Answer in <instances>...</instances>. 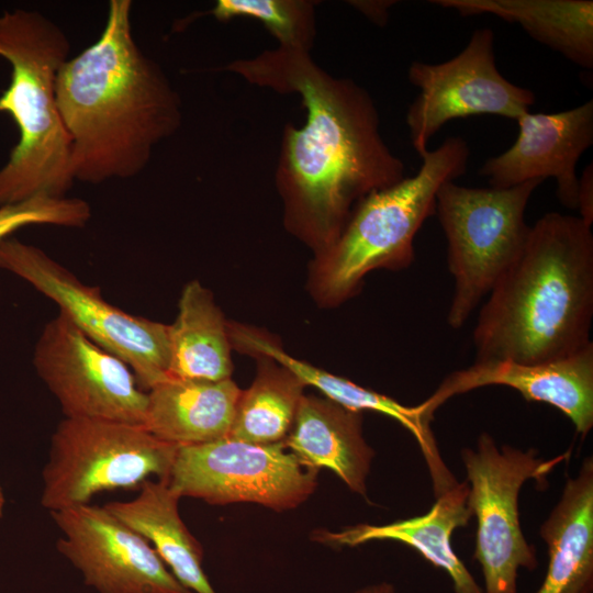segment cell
<instances>
[{"label": "cell", "instance_id": "2", "mask_svg": "<svg viewBox=\"0 0 593 593\" xmlns=\"http://www.w3.org/2000/svg\"><path fill=\"white\" fill-rule=\"evenodd\" d=\"M131 0H111L98 40L69 58L56 79L70 137L75 181L128 179L182 123L181 100L161 67L136 43Z\"/></svg>", "mask_w": 593, "mask_h": 593}, {"label": "cell", "instance_id": "6", "mask_svg": "<svg viewBox=\"0 0 593 593\" xmlns=\"http://www.w3.org/2000/svg\"><path fill=\"white\" fill-rule=\"evenodd\" d=\"M544 180L511 188H471L444 182L436 193L435 214L447 240V264L454 293L447 313L460 328L481 300L522 253L530 226L525 211Z\"/></svg>", "mask_w": 593, "mask_h": 593}, {"label": "cell", "instance_id": "12", "mask_svg": "<svg viewBox=\"0 0 593 593\" xmlns=\"http://www.w3.org/2000/svg\"><path fill=\"white\" fill-rule=\"evenodd\" d=\"M33 363L65 417L144 424L147 392L131 368L61 313L45 324Z\"/></svg>", "mask_w": 593, "mask_h": 593}, {"label": "cell", "instance_id": "14", "mask_svg": "<svg viewBox=\"0 0 593 593\" xmlns=\"http://www.w3.org/2000/svg\"><path fill=\"white\" fill-rule=\"evenodd\" d=\"M489 385L508 387L526 401L556 407L585 437L593 427V343L572 356L545 362L474 361L448 374L415 407L422 421L430 426L435 412L449 399Z\"/></svg>", "mask_w": 593, "mask_h": 593}, {"label": "cell", "instance_id": "20", "mask_svg": "<svg viewBox=\"0 0 593 593\" xmlns=\"http://www.w3.org/2000/svg\"><path fill=\"white\" fill-rule=\"evenodd\" d=\"M548 567L535 593H593V458L575 477L540 526Z\"/></svg>", "mask_w": 593, "mask_h": 593}, {"label": "cell", "instance_id": "19", "mask_svg": "<svg viewBox=\"0 0 593 593\" xmlns=\"http://www.w3.org/2000/svg\"><path fill=\"white\" fill-rule=\"evenodd\" d=\"M147 392L143 426L176 446L227 437L242 390L230 379L184 380L169 377Z\"/></svg>", "mask_w": 593, "mask_h": 593}, {"label": "cell", "instance_id": "24", "mask_svg": "<svg viewBox=\"0 0 593 593\" xmlns=\"http://www.w3.org/2000/svg\"><path fill=\"white\" fill-rule=\"evenodd\" d=\"M259 357L253 384L240 392L227 437L268 445L283 441L292 428L305 384L277 361Z\"/></svg>", "mask_w": 593, "mask_h": 593}, {"label": "cell", "instance_id": "29", "mask_svg": "<svg viewBox=\"0 0 593 593\" xmlns=\"http://www.w3.org/2000/svg\"><path fill=\"white\" fill-rule=\"evenodd\" d=\"M394 586L389 582H380L357 590L355 593H394Z\"/></svg>", "mask_w": 593, "mask_h": 593}, {"label": "cell", "instance_id": "7", "mask_svg": "<svg viewBox=\"0 0 593 593\" xmlns=\"http://www.w3.org/2000/svg\"><path fill=\"white\" fill-rule=\"evenodd\" d=\"M177 449L143 425L65 417L51 438L41 504L53 513L102 492L139 489L150 477L168 481Z\"/></svg>", "mask_w": 593, "mask_h": 593}, {"label": "cell", "instance_id": "27", "mask_svg": "<svg viewBox=\"0 0 593 593\" xmlns=\"http://www.w3.org/2000/svg\"><path fill=\"white\" fill-rule=\"evenodd\" d=\"M577 210L579 217L589 226L593 223V164H589L578 177Z\"/></svg>", "mask_w": 593, "mask_h": 593}, {"label": "cell", "instance_id": "23", "mask_svg": "<svg viewBox=\"0 0 593 593\" xmlns=\"http://www.w3.org/2000/svg\"><path fill=\"white\" fill-rule=\"evenodd\" d=\"M178 315L169 325L168 377L221 381L231 378L227 323L212 293L198 280L182 289Z\"/></svg>", "mask_w": 593, "mask_h": 593}, {"label": "cell", "instance_id": "22", "mask_svg": "<svg viewBox=\"0 0 593 593\" xmlns=\"http://www.w3.org/2000/svg\"><path fill=\"white\" fill-rule=\"evenodd\" d=\"M461 15L493 14L573 64L593 68L592 0H433Z\"/></svg>", "mask_w": 593, "mask_h": 593}, {"label": "cell", "instance_id": "3", "mask_svg": "<svg viewBox=\"0 0 593 593\" xmlns=\"http://www.w3.org/2000/svg\"><path fill=\"white\" fill-rule=\"evenodd\" d=\"M473 328L475 360L545 362L588 347L593 317V234L550 212L494 284Z\"/></svg>", "mask_w": 593, "mask_h": 593}, {"label": "cell", "instance_id": "4", "mask_svg": "<svg viewBox=\"0 0 593 593\" xmlns=\"http://www.w3.org/2000/svg\"><path fill=\"white\" fill-rule=\"evenodd\" d=\"M70 43L54 21L33 10L0 15V57L11 67L0 112L19 128V142L0 168V206L44 194L61 198L72 187L71 143L56 102V79Z\"/></svg>", "mask_w": 593, "mask_h": 593}, {"label": "cell", "instance_id": "10", "mask_svg": "<svg viewBox=\"0 0 593 593\" xmlns=\"http://www.w3.org/2000/svg\"><path fill=\"white\" fill-rule=\"evenodd\" d=\"M316 477L284 441L258 445L224 437L178 446L168 484L180 497L215 505L250 502L279 512L303 503Z\"/></svg>", "mask_w": 593, "mask_h": 593}, {"label": "cell", "instance_id": "18", "mask_svg": "<svg viewBox=\"0 0 593 593\" xmlns=\"http://www.w3.org/2000/svg\"><path fill=\"white\" fill-rule=\"evenodd\" d=\"M286 448L307 469L332 470L353 492L366 496L374 457L362 436V413L328 399L303 395Z\"/></svg>", "mask_w": 593, "mask_h": 593}, {"label": "cell", "instance_id": "30", "mask_svg": "<svg viewBox=\"0 0 593 593\" xmlns=\"http://www.w3.org/2000/svg\"><path fill=\"white\" fill-rule=\"evenodd\" d=\"M3 505H4V495H3L2 488L0 485V517H2Z\"/></svg>", "mask_w": 593, "mask_h": 593}, {"label": "cell", "instance_id": "13", "mask_svg": "<svg viewBox=\"0 0 593 593\" xmlns=\"http://www.w3.org/2000/svg\"><path fill=\"white\" fill-rule=\"evenodd\" d=\"M63 534L56 547L98 593H193L150 544L105 506L51 513Z\"/></svg>", "mask_w": 593, "mask_h": 593}, {"label": "cell", "instance_id": "28", "mask_svg": "<svg viewBox=\"0 0 593 593\" xmlns=\"http://www.w3.org/2000/svg\"><path fill=\"white\" fill-rule=\"evenodd\" d=\"M354 8L363 13L369 20L378 25H384L388 21L389 9L395 3L394 1L378 0V1H350Z\"/></svg>", "mask_w": 593, "mask_h": 593}, {"label": "cell", "instance_id": "25", "mask_svg": "<svg viewBox=\"0 0 593 593\" xmlns=\"http://www.w3.org/2000/svg\"><path fill=\"white\" fill-rule=\"evenodd\" d=\"M315 7L312 0H219L208 13L220 22L257 20L279 46L310 53L316 37Z\"/></svg>", "mask_w": 593, "mask_h": 593}, {"label": "cell", "instance_id": "26", "mask_svg": "<svg viewBox=\"0 0 593 593\" xmlns=\"http://www.w3.org/2000/svg\"><path fill=\"white\" fill-rule=\"evenodd\" d=\"M91 219L89 203L80 198L35 195L0 206V242L29 225L83 227Z\"/></svg>", "mask_w": 593, "mask_h": 593}, {"label": "cell", "instance_id": "15", "mask_svg": "<svg viewBox=\"0 0 593 593\" xmlns=\"http://www.w3.org/2000/svg\"><path fill=\"white\" fill-rule=\"evenodd\" d=\"M514 144L489 158L479 170L490 187L511 188L530 180H557L558 199L577 210L575 166L593 144V101L556 112L522 114Z\"/></svg>", "mask_w": 593, "mask_h": 593}, {"label": "cell", "instance_id": "8", "mask_svg": "<svg viewBox=\"0 0 593 593\" xmlns=\"http://www.w3.org/2000/svg\"><path fill=\"white\" fill-rule=\"evenodd\" d=\"M570 454L571 449L545 460L534 448H500L488 433L479 436L475 449L462 448L469 504L477 518L473 559L481 567L483 593H518V570L538 567L536 549L522 532L519 492L529 479L547 482L546 477Z\"/></svg>", "mask_w": 593, "mask_h": 593}, {"label": "cell", "instance_id": "5", "mask_svg": "<svg viewBox=\"0 0 593 593\" xmlns=\"http://www.w3.org/2000/svg\"><path fill=\"white\" fill-rule=\"evenodd\" d=\"M469 156L462 137H447L421 155L422 165L414 176L362 198L335 242L318 253L315 295L336 304L351 296L370 271L407 268L414 261L416 233L435 215L439 187L466 172Z\"/></svg>", "mask_w": 593, "mask_h": 593}, {"label": "cell", "instance_id": "17", "mask_svg": "<svg viewBox=\"0 0 593 593\" xmlns=\"http://www.w3.org/2000/svg\"><path fill=\"white\" fill-rule=\"evenodd\" d=\"M227 327L231 343L234 342L244 351L277 361L293 372L305 385H313L323 392L326 399L351 411L384 414L403 425L421 447L435 496L457 484L458 481L440 457L430 426L422 421L415 406H405L387 395L295 359L257 331L228 324Z\"/></svg>", "mask_w": 593, "mask_h": 593}, {"label": "cell", "instance_id": "21", "mask_svg": "<svg viewBox=\"0 0 593 593\" xmlns=\"http://www.w3.org/2000/svg\"><path fill=\"white\" fill-rule=\"evenodd\" d=\"M131 501L104 506L144 537L172 575L193 593H215L202 569L203 549L178 511L181 499L164 480H147Z\"/></svg>", "mask_w": 593, "mask_h": 593}, {"label": "cell", "instance_id": "11", "mask_svg": "<svg viewBox=\"0 0 593 593\" xmlns=\"http://www.w3.org/2000/svg\"><path fill=\"white\" fill-rule=\"evenodd\" d=\"M410 82L419 89L406 112L412 146L421 156L447 122L477 114L517 120L535 103V93L508 81L495 63L494 32L480 27L466 47L439 64L413 61Z\"/></svg>", "mask_w": 593, "mask_h": 593}, {"label": "cell", "instance_id": "1", "mask_svg": "<svg viewBox=\"0 0 593 593\" xmlns=\"http://www.w3.org/2000/svg\"><path fill=\"white\" fill-rule=\"evenodd\" d=\"M220 69L300 96L305 123L283 128L276 183L287 227L317 253L335 242L362 198L406 177L404 163L382 138L370 93L328 74L310 53L278 46Z\"/></svg>", "mask_w": 593, "mask_h": 593}, {"label": "cell", "instance_id": "9", "mask_svg": "<svg viewBox=\"0 0 593 593\" xmlns=\"http://www.w3.org/2000/svg\"><path fill=\"white\" fill-rule=\"evenodd\" d=\"M0 268L27 281L86 336L122 359L142 390L169 378V325L119 309L104 300L99 288L81 282L41 248L16 238L0 242Z\"/></svg>", "mask_w": 593, "mask_h": 593}, {"label": "cell", "instance_id": "16", "mask_svg": "<svg viewBox=\"0 0 593 593\" xmlns=\"http://www.w3.org/2000/svg\"><path fill=\"white\" fill-rule=\"evenodd\" d=\"M472 510L469 484L458 482L436 496L427 513L387 525L358 524L340 532L321 530L313 538L336 546H358L371 540H395L416 550L450 578L455 593H483L467 567L451 547L452 533L467 527Z\"/></svg>", "mask_w": 593, "mask_h": 593}]
</instances>
